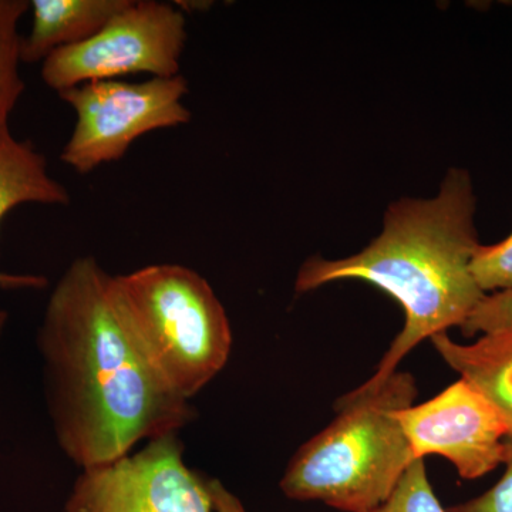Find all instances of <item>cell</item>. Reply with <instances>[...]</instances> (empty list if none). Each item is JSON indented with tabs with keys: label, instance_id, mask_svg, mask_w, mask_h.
Listing matches in <instances>:
<instances>
[{
	"label": "cell",
	"instance_id": "obj_7",
	"mask_svg": "<svg viewBox=\"0 0 512 512\" xmlns=\"http://www.w3.org/2000/svg\"><path fill=\"white\" fill-rule=\"evenodd\" d=\"M208 480L185 464L177 433L138 453L84 468L66 512H212Z\"/></svg>",
	"mask_w": 512,
	"mask_h": 512
},
{
	"label": "cell",
	"instance_id": "obj_6",
	"mask_svg": "<svg viewBox=\"0 0 512 512\" xmlns=\"http://www.w3.org/2000/svg\"><path fill=\"white\" fill-rule=\"evenodd\" d=\"M187 37V20L178 6L131 0L92 39L47 57L40 74L57 94L130 74L170 79L181 74Z\"/></svg>",
	"mask_w": 512,
	"mask_h": 512
},
{
	"label": "cell",
	"instance_id": "obj_5",
	"mask_svg": "<svg viewBox=\"0 0 512 512\" xmlns=\"http://www.w3.org/2000/svg\"><path fill=\"white\" fill-rule=\"evenodd\" d=\"M188 93L183 74L141 83L92 82L60 92L76 114L60 160L82 175L121 160L138 138L190 123L184 103Z\"/></svg>",
	"mask_w": 512,
	"mask_h": 512
},
{
	"label": "cell",
	"instance_id": "obj_1",
	"mask_svg": "<svg viewBox=\"0 0 512 512\" xmlns=\"http://www.w3.org/2000/svg\"><path fill=\"white\" fill-rule=\"evenodd\" d=\"M110 278L94 256L74 259L50 293L37 335L57 443L83 470L192 419L188 400L158 380L128 338Z\"/></svg>",
	"mask_w": 512,
	"mask_h": 512
},
{
	"label": "cell",
	"instance_id": "obj_8",
	"mask_svg": "<svg viewBox=\"0 0 512 512\" xmlns=\"http://www.w3.org/2000/svg\"><path fill=\"white\" fill-rule=\"evenodd\" d=\"M397 417L414 458L444 457L464 480L487 476L507 457V424L466 380L458 379Z\"/></svg>",
	"mask_w": 512,
	"mask_h": 512
},
{
	"label": "cell",
	"instance_id": "obj_11",
	"mask_svg": "<svg viewBox=\"0 0 512 512\" xmlns=\"http://www.w3.org/2000/svg\"><path fill=\"white\" fill-rule=\"evenodd\" d=\"M430 342L460 379L476 387L500 413L512 440V326L484 333L471 343L456 342L448 333Z\"/></svg>",
	"mask_w": 512,
	"mask_h": 512
},
{
	"label": "cell",
	"instance_id": "obj_15",
	"mask_svg": "<svg viewBox=\"0 0 512 512\" xmlns=\"http://www.w3.org/2000/svg\"><path fill=\"white\" fill-rule=\"evenodd\" d=\"M512 326V291L490 293L471 313L461 332L467 338Z\"/></svg>",
	"mask_w": 512,
	"mask_h": 512
},
{
	"label": "cell",
	"instance_id": "obj_17",
	"mask_svg": "<svg viewBox=\"0 0 512 512\" xmlns=\"http://www.w3.org/2000/svg\"><path fill=\"white\" fill-rule=\"evenodd\" d=\"M212 510L214 512H247L238 497L227 490L218 480H208Z\"/></svg>",
	"mask_w": 512,
	"mask_h": 512
},
{
	"label": "cell",
	"instance_id": "obj_16",
	"mask_svg": "<svg viewBox=\"0 0 512 512\" xmlns=\"http://www.w3.org/2000/svg\"><path fill=\"white\" fill-rule=\"evenodd\" d=\"M504 474L485 493L451 505L448 512H512V440H507V457L504 460Z\"/></svg>",
	"mask_w": 512,
	"mask_h": 512
},
{
	"label": "cell",
	"instance_id": "obj_10",
	"mask_svg": "<svg viewBox=\"0 0 512 512\" xmlns=\"http://www.w3.org/2000/svg\"><path fill=\"white\" fill-rule=\"evenodd\" d=\"M131 0H33L32 28L20 42L22 63H43L57 50L96 36Z\"/></svg>",
	"mask_w": 512,
	"mask_h": 512
},
{
	"label": "cell",
	"instance_id": "obj_13",
	"mask_svg": "<svg viewBox=\"0 0 512 512\" xmlns=\"http://www.w3.org/2000/svg\"><path fill=\"white\" fill-rule=\"evenodd\" d=\"M370 512H448L427 477L424 458H417L382 505Z\"/></svg>",
	"mask_w": 512,
	"mask_h": 512
},
{
	"label": "cell",
	"instance_id": "obj_2",
	"mask_svg": "<svg viewBox=\"0 0 512 512\" xmlns=\"http://www.w3.org/2000/svg\"><path fill=\"white\" fill-rule=\"evenodd\" d=\"M476 211L470 173L450 168L436 197L392 202L382 232L363 251L342 259L312 256L299 269L298 293L356 279L382 289L402 306V332L370 379L392 375L424 340L461 329L485 298L471 272L480 245Z\"/></svg>",
	"mask_w": 512,
	"mask_h": 512
},
{
	"label": "cell",
	"instance_id": "obj_14",
	"mask_svg": "<svg viewBox=\"0 0 512 512\" xmlns=\"http://www.w3.org/2000/svg\"><path fill=\"white\" fill-rule=\"evenodd\" d=\"M471 272L485 295L512 291V232L493 245H478Z\"/></svg>",
	"mask_w": 512,
	"mask_h": 512
},
{
	"label": "cell",
	"instance_id": "obj_3",
	"mask_svg": "<svg viewBox=\"0 0 512 512\" xmlns=\"http://www.w3.org/2000/svg\"><path fill=\"white\" fill-rule=\"evenodd\" d=\"M416 396L414 377L396 370L340 397L332 423L289 461L281 480L286 497L343 512L382 505L417 460L397 417Z\"/></svg>",
	"mask_w": 512,
	"mask_h": 512
},
{
	"label": "cell",
	"instance_id": "obj_9",
	"mask_svg": "<svg viewBox=\"0 0 512 512\" xmlns=\"http://www.w3.org/2000/svg\"><path fill=\"white\" fill-rule=\"evenodd\" d=\"M23 204H70L69 190L50 174L46 157L29 140L13 136L9 121H0V225L9 212ZM47 286L42 275L0 271L3 291H40Z\"/></svg>",
	"mask_w": 512,
	"mask_h": 512
},
{
	"label": "cell",
	"instance_id": "obj_4",
	"mask_svg": "<svg viewBox=\"0 0 512 512\" xmlns=\"http://www.w3.org/2000/svg\"><path fill=\"white\" fill-rule=\"evenodd\" d=\"M110 298L137 352L175 396L190 402L227 365V312L194 269L148 265L111 276Z\"/></svg>",
	"mask_w": 512,
	"mask_h": 512
},
{
	"label": "cell",
	"instance_id": "obj_18",
	"mask_svg": "<svg viewBox=\"0 0 512 512\" xmlns=\"http://www.w3.org/2000/svg\"><path fill=\"white\" fill-rule=\"evenodd\" d=\"M8 312L5 309L0 308V338H2L3 330L6 328V323H8Z\"/></svg>",
	"mask_w": 512,
	"mask_h": 512
},
{
	"label": "cell",
	"instance_id": "obj_12",
	"mask_svg": "<svg viewBox=\"0 0 512 512\" xmlns=\"http://www.w3.org/2000/svg\"><path fill=\"white\" fill-rule=\"evenodd\" d=\"M30 8L26 0H0V121H9L26 89L20 74L19 23Z\"/></svg>",
	"mask_w": 512,
	"mask_h": 512
}]
</instances>
